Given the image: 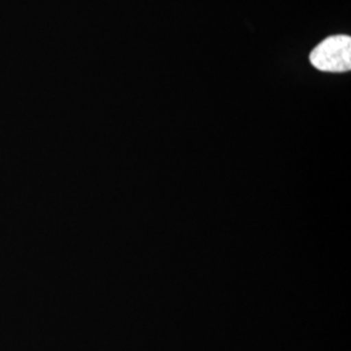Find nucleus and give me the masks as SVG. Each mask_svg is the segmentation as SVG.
Listing matches in <instances>:
<instances>
[{
	"label": "nucleus",
	"instance_id": "1",
	"mask_svg": "<svg viewBox=\"0 0 351 351\" xmlns=\"http://www.w3.org/2000/svg\"><path fill=\"white\" fill-rule=\"evenodd\" d=\"M310 62L316 69L323 72H349L351 69V38L349 36L326 38L313 50Z\"/></svg>",
	"mask_w": 351,
	"mask_h": 351
}]
</instances>
